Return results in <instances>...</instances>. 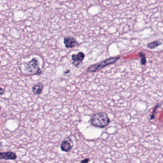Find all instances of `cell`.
<instances>
[{"instance_id": "6", "label": "cell", "mask_w": 163, "mask_h": 163, "mask_svg": "<svg viewBox=\"0 0 163 163\" xmlns=\"http://www.w3.org/2000/svg\"><path fill=\"white\" fill-rule=\"evenodd\" d=\"M1 159H4L6 160H14L17 158V155L16 153L13 152H1L0 153Z\"/></svg>"}, {"instance_id": "5", "label": "cell", "mask_w": 163, "mask_h": 163, "mask_svg": "<svg viewBox=\"0 0 163 163\" xmlns=\"http://www.w3.org/2000/svg\"><path fill=\"white\" fill-rule=\"evenodd\" d=\"M84 58H85V54L81 52H80L77 55L74 54L71 57V58L73 61L72 64L75 67H78L82 63V61L84 59Z\"/></svg>"}, {"instance_id": "11", "label": "cell", "mask_w": 163, "mask_h": 163, "mask_svg": "<svg viewBox=\"0 0 163 163\" xmlns=\"http://www.w3.org/2000/svg\"><path fill=\"white\" fill-rule=\"evenodd\" d=\"M89 161H90L89 159H85L81 161V163H88V162H89Z\"/></svg>"}, {"instance_id": "4", "label": "cell", "mask_w": 163, "mask_h": 163, "mask_svg": "<svg viewBox=\"0 0 163 163\" xmlns=\"http://www.w3.org/2000/svg\"><path fill=\"white\" fill-rule=\"evenodd\" d=\"M73 147V142L70 137L65 138L63 141L62 142L61 145V150L65 152H68L72 149Z\"/></svg>"}, {"instance_id": "1", "label": "cell", "mask_w": 163, "mask_h": 163, "mask_svg": "<svg viewBox=\"0 0 163 163\" xmlns=\"http://www.w3.org/2000/svg\"><path fill=\"white\" fill-rule=\"evenodd\" d=\"M110 122L107 114L104 112L94 113L90 120V123L93 126L100 128H103L108 126Z\"/></svg>"}, {"instance_id": "12", "label": "cell", "mask_w": 163, "mask_h": 163, "mask_svg": "<svg viewBox=\"0 0 163 163\" xmlns=\"http://www.w3.org/2000/svg\"><path fill=\"white\" fill-rule=\"evenodd\" d=\"M4 93V90L2 88H1V93H0V94H1V95H2Z\"/></svg>"}, {"instance_id": "2", "label": "cell", "mask_w": 163, "mask_h": 163, "mask_svg": "<svg viewBox=\"0 0 163 163\" xmlns=\"http://www.w3.org/2000/svg\"><path fill=\"white\" fill-rule=\"evenodd\" d=\"M119 58V57L110 58L100 63L90 65L89 68H88V72H97L98 71L100 70L103 68H104V67L115 63Z\"/></svg>"}, {"instance_id": "3", "label": "cell", "mask_w": 163, "mask_h": 163, "mask_svg": "<svg viewBox=\"0 0 163 163\" xmlns=\"http://www.w3.org/2000/svg\"><path fill=\"white\" fill-rule=\"evenodd\" d=\"M25 68L29 72L34 75H40L42 74V70L39 68L38 62L36 58H33L25 65Z\"/></svg>"}, {"instance_id": "8", "label": "cell", "mask_w": 163, "mask_h": 163, "mask_svg": "<svg viewBox=\"0 0 163 163\" xmlns=\"http://www.w3.org/2000/svg\"><path fill=\"white\" fill-rule=\"evenodd\" d=\"M43 88H44V87H43L42 84L40 83V82H38V83L35 84L33 87V93L35 95L41 94L42 93Z\"/></svg>"}, {"instance_id": "7", "label": "cell", "mask_w": 163, "mask_h": 163, "mask_svg": "<svg viewBox=\"0 0 163 163\" xmlns=\"http://www.w3.org/2000/svg\"><path fill=\"white\" fill-rule=\"evenodd\" d=\"M65 46L67 48H72L74 47L78 44L76 39L72 36H67L65 37L64 40Z\"/></svg>"}, {"instance_id": "10", "label": "cell", "mask_w": 163, "mask_h": 163, "mask_svg": "<svg viewBox=\"0 0 163 163\" xmlns=\"http://www.w3.org/2000/svg\"><path fill=\"white\" fill-rule=\"evenodd\" d=\"M139 55L141 58V63L142 65H145L147 63V60H146V58H145V54L143 53V52H140L139 53Z\"/></svg>"}, {"instance_id": "9", "label": "cell", "mask_w": 163, "mask_h": 163, "mask_svg": "<svg viewBox=\"0 0 163 163\" xmlns=\"http://www.w3.org/2000/svg\"><path fill=\"white\" fill-rule=\"evenodd\" d=\"M162 42L159 41H155L149 43L147 45V47L149 49H153L157 48L159 46L162 45Z\"/></svg>"}]
</instances>
